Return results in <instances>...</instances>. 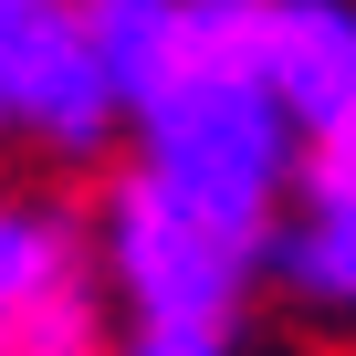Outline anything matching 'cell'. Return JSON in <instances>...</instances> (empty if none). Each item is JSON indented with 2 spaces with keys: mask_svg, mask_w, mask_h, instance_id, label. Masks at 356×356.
<instances>
[{
  "mask_svg": "<svg viewBox=\"0 0 356 356\" xmlns=\"http://www.w3.org/2000/svg\"><path fill=\"white\" fill-rule=\"evenodd\" d=\"M262 231H273V210L200 200L157 168L115 178V200H105V262L147 325H231V304L262 262Z\"/></svg>",
  "mask_w": 356,
  "mask_h": 356,
  "instance_id": "obj_1",
  "label": "cell"
},
{
  "mask_svg": "<svg viewBox=\"0 0 356 356\" xmlns=\"http://www.w3.org/2000/svg\"><path fill=\"white\" fill-rule=\"evenodd\" d=\"M136 126H147L157 178H178L200 200H231V210H273V178L293 157V115L252 63H178V84Z\"/></svg>",
  "mask_w": 356,
  "mask_h": 356,
  "instance_id": "obj_2",
  "label": "cell"
},
{
  "mask_svg": "<svg viewBox=\"0 0 356 356\" xmlns=\"http://www.w3.org/2000/svg\"><path fill=\"white\" fill-rule=\"evenodd\" d=\"M115 115L126 105H115L84 22L63 11V0H42V11H32V42H22V136H42L53 157H95Z\"/></svg>",
  "mask_w": 356,
  "mask_h": 356,
  "instance_id": "obj_3",
  "label": "cell"
},
{
  "mask_svg": "<svg viewBox=\"0 0 356 356\" xmlns=\"http://www.w3.org/2000/svg\"><path fill=\"white\" fill-rule=\"evenodd\" d=\"M262 84L293 126H325L356 95V11L346 0H262Z\"/></svg>",
  "mask_w": 356,
  "mask_h": 356,
  "instance_id": "obj_4",
  "label": "cell"
},
{
  "mask_svg": "<svg viewBox=\"0 0 356 356\" xmlns=\"http://www.w3.org/2000/svg\"><path fill=\"white\" fill-rule=\"evenodd\" d=\"M74 22H84V42H95L126 115H147L178 84V0H74Z\"/></svg>",
  "mask_w": 356,
  "mask_h": 356,
  "instance_id": "obj_5",
  "label": "cell"
},
{
  "mask_svg": "<svg viewBox=\"0 0 356 356\" xmlns=\"http://www.w3.org/2000/svg\"><path fill=\"white\" fill-rule=\"evenodd\" d=\"M283 273L314 304H356V200H314L304 231L283 241Z\"/></svg>",
  "mask_w": 356,
  "mask_h": 356,
  "instance_id": "obj_6",
  "label": "cell"
},
{
  "mask_svg": "<svg viewBox=\"0 0 356 356\" xmlns=\"http://www.w3.org/2000/svg\"><path fill=\"white\" fill-rule=\"evenodd\" d=\"M0 356H105V325H95V293L63 273V283H42L32 304H11V346Z\"/></svg>",
  "mask_w": 356,
  "mask_h": 356,
  "instance_id": "obj_7",
  "label": "cell"
},
{
  "mask_svg": "<svg viewBox=\"0 0 356 356\" xmlns=\"http://www.w3.org/2000/svg\"><path fill=\"white\" fill-rule=\"evenodd\" d=\"M74 273V241H63V220H32V210H0V314L11 304H32L42 283H63Z\"/></svg>",
  "mask_w": 356,
  "mask_h": 356,
  "instance_id": "obj_8",
  "label": "cell"
},
{
  "mask_svg": "<svg viewBox=\"0 0 356 356\" xmlns=\"http://www.w3.org/2000/svg\"><path fill=\"white\" fill-rule=\"evenodd\" d=\"M314 136V178H304V189L314 200H356V95L325 115V126H304Z\"/></svg>",
  "mask_w": 356,
  "mask_h": 356,
  "instance_id": "obj_9",
  "label": "cell"
},
{
  "mask_svg": "<svg viewBox=\"0 0 356 356\" xmlns=\"http://www.w3.org/2000/svg\"><path fill=\"white\" fill-rule=\"evenodd\" d=\"M115 356H231V325H147L136 314V346H115Z\"/></svg>",
  "mask_w": 356,
  "mask_h": 356,
  "instance_id": "obj_10",
  "label": "cell"
},
{
  "mask_svg": "<svg viewBox=\"0 0 356 356\" xmlns=\"http://www.w3.org/2000/svg\"><path fill=\"white\" fill-rule=\"evenodd\" d=\"M42 11V0H32ZM32 11H0V126H22V42H32Z\"/></svg>",
  "mask_w": 356,
  "mask_h": 356,
  "instance_id": "obj_11",
  "label": "cell"
},
{
  "mask_svg": "<svg viewBox=\"0 0 356 356\" xmlns=\"http://www.w3.org/2000/svg\"><path fill=\"white\" fill-rule=\"evenodd\" d=\"M0 11H32V0H0Z\"/></svg>",
  "mask_w": 356,
  "mask_h": 356,
  "instance_id": "obj_12",
  "label": "cell"
},
{
  "mask_svg": "<svg viewBox=\"0 0 356 356\" xmlns=\"http://www.w3.org/2000/svg\"><path fill=\"white\" fill-rule=\"evenodd\" d=\"M0 346H11V314H0Z\"/></svg>",
  "mask_w": 356,
  "mask_h": 356,
  "instance_id": "obj_13",
  "label": "cell"
}]
</instances>
